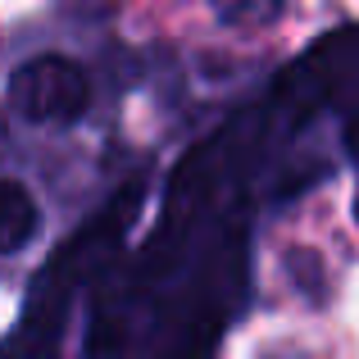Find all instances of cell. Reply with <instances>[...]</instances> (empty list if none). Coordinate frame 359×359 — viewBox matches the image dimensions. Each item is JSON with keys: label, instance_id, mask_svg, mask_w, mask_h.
<instances>
[{"label": "cell", "instance_id": "obj_2", "mask_svg": "<svg viewBox=\"0 0 359 359\" xmlns=\"http://www.w3.org/2000/svg\"><path fill=\"white\" fill-rule=\"evenodd\" d=\"M36 237V201L27 196L23 182L0 177V255L23 250Z\"/></svg>", "mask_w": 359, "mask_h": 359}, {"label": "cell", "instance_id": "obj_1", "mask_svg": "<svg viewBox=\"0 0 359 359\" xmlns=\"http://www.w3.org/2000/svg\"><path fill=\"white\" fill-rule=\"evenodd\" d=\"M91 100V82L69 55H36L9 78V105L27 123H73Z\"/></svg>", "mask_w": 359, "mask_h": 359}]
</instances>
